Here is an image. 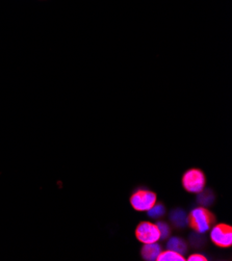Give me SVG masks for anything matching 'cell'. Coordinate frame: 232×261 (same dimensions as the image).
Wrapping results in <instances>:
<instances>
[{
	"instance_id": "1",
	"label": "cell",
	"mask_w": 232,
	"mask_h": 261,
	"mask_svg": "<svg viewBox=\"0 0 232 261\" xmlns=\"http://www.w3.org/2000/svg\"><path fill=\"white\" fill-rule=\"evenodd\" d=\"M215 218L205 207H197L189 215V226L198 233H206L210 231Z\"/></svg>"
},
{
	"instance_id": "2",
	"label": "cell",
	"mask_w": 232,
	"mask_h": 261,
	"mask_svg": "<svg viewBox=\"0 0 232 261\" xmlns=\"http://www.w3.org/2000/svg\"><path fill=\"white\" fill-rule=\"evenodd\" d=\"M206 179L202 171L198 169H191L184 174L183 187L192 194H198L205 189Z\"/></svg>"
},
{
	"instance_id": "3",
	"label": "cell",
	"mask_w": 232,
	"mask_h": 261,
	"mask_svg": "<svg viewBox=\"0 0 232 261\" xmlns=\"http://www.w3.org/2000/svg\"><path fill=\"white\" fill-rule=\"evenodd\" d=\"M158 196L148 190H139L131 197V204L137 212H147L157 203Z\"/></svg>"
},
{
	"instance_id": "4",
	"label": "cell",
	"mask_w": 232,
	"mask_h": 261,
	"mask_svg": "<svg viewBox=\"0 0 232 261\" xmlns=\"http://www.w3.org/2000/svg\"><path fill=\"white\" fill-rule=\"evenodd\" d=\"M136 237L143 244H152L161 241V234L157 224L142 222L136 229Z\"/></svg>"
},
{
	"instance_id": "5",
	"label": "cell",
	"mask_w": 232,
	"mask_h": 261,
	"mask_svg": "<svg viewBox=\"0 0 232 261\" xmlns=\"http://www.w3.org/2000/svg\"><path fill=\"white\" fill-rule=\"evenodd\" d=\"M212 242L220 248H229L232 245V228L226 224L216 225L211 230Z\"/></svg>"
},
{
	"instance_id": "6",
	"label": "cell",
	"mask_w": 232,
	"mask_h": 261,
	"mask_svg": "<svg viewBox=\"0 0 232 261\" xmlns=\"http://www.w3.org/2000/svg\"><path fill=\"white\" fill-rule=\"evenodd\" d=\"M169 219L171 223L179 229H184L189 225V216L182 208H174L171 211Z\"/></svg>"
},
{
	"instance_id": "7",
	"label": "cell",
	"mask_w": 232,
	"mask_h": 261,
	"mask_svg": "<svg viewBox=\"0 0 232 261\" xmlns=\"http://www.w3.org/2000/svg\"><path fill=\"white\" fill-rule=\"evenodd\" d=\"M162 247L158 243H152V244H144L141 254L142 257L147 261H154L157 260L159 255L162 252Z\"/></svg>"
},
{
	"instance_id": "8",
	"label": "cell",
	"mask_w": 232,
	"mask_h": 261,
	"mask_svg": "<svg viewBox=\"0 0 232 261\" xmlns=\"http://www.w3.org/2000/svg\"><path fill=\"white\" fill-rule=\"evenodd\" d=\"M167 249L185 255L188 252V245L183 239L174 237V238H171L168 240Z\"/></svg>"
},
{
	"instance_id": "9",
	"label": "cell",
	"mask_w": 232,
	"mask_h": 261,
	"mask_svg": "<svg viewBox=\"0 0 232 261\" xmlns=\"http://www.w3.org/2000/svg\"><path fill=\"white\" fill-rule=\"evenodd\" d=\"M215 201V194L212 190H202L200 193H198L197 196V203L200 204L202 207H209L213 205Z\"/></svg>"
},
{
	"instance_id": "10",
	"label": "cell",
	"mask_w": 232,
	"mask_h": 261,
	"mask_svg": "<svg viewBox=\"0 0 232 261\" xmlns=\"http://www.w3.org/2000/svg\"><path fill=\"white\" fill-rule=\"evenodd\" d=\"M157 260L158 261H185L186 258H185V255L183 254H179L172 250H167V251H162Z\"/></svg>"
},
{
	"instance_id": "11",
	"label": "cell",
	"mask_w": 232,
	"mask_h": 261,
	"mask_svg": "<svg viewBox=\"0 0 232 261\" xmlns=\"http://www.w3.org/2000/svg\"><path fill=\"white\" fill-rule=\"evenodd\" d=\"M147 214H148V217L151 218V219H154V220H158V219H161L165 216L166 214V208L163 204L161 203H156L154 204L149 211H147Z\"/></svg>"
},
{
	"instance_id": "12",
	"label": "cell",
	"mask_w": 232,
	"mask_h": 261,
	"mask_svg": "<svg viewBox=\"0 0 232 261\" xmlns=\"http://www.w3.org/2000/svg\"><path fill=\"white\" fill-rule=\"evenodd\" d=\"M189 240H190L191 246L194 248H197V249L201 248L205 245V238L202 233H198V232L192 233Z\"/></svg>"
},
{
	"instance_id": "13",
	"label": "cell",
	"mask_w": 232,
	"mask_h": 261,
	"mask_svg": "<svg viewBox=\"0 0 232 261\" xmlns=\"http://www.w3.org/2000/svg\"><path fill=\"white\" fill-rule=\"evenodd\" d=\"M157 226H158V228H159V230H160L161 240H167V239L170 237V234H171V228H170V226H169L167 223L162 222V221L158 222V223H157Z\"/></svg>"
},
{
	"instance_id": "14",
	"label": "cell",
	"mask_w": 232,
	"mask_h": 261,
	"mask_svg": "<svg viewBox=\"0 0 232 261\" xmlns=\"http://www.w3.org/2000/svg\"><path fill=\"white\" fill-rule=\"evenodd\" d=\"M188 260L189 261H206V260H208V258H206L203 255H201V254H192L188 258Z\"/></svg>"
}]
</instances>
